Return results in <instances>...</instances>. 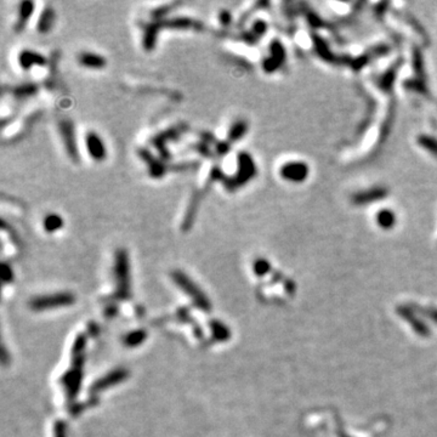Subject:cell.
Wrapping results in <instances>:
<instances>
[{
    "label": "cell",
    "instance_id": "6da1fadb",
    "mask_svg": "<svg viewBox=\"0 0 437 437\" xmlns=\"http://www.w3.org/2000/svg\"><path fill=\"white\" fill-rule=\"evenodd\" d=\"M114 277L117 283L118 298L125 299L130 295V264L125 249H118L114 255Z\"/></svg>",
    "mask_w": 437,
    "mask_h": 437
},
{
    "label": "cell",
    "instance_id": "7a4b0ae2",
    "mask_svg": "<svg viewBox=\"0 0 437 437\" xmlns=\"http://www.w3.org/2000/svg\"><path fill=\"white\" fill-rule=\"evenodd\" d=\"M172 278L173 281L175 282L177 286L181 288L183 292L186 293V294L191 296L192 299H193L194 304L197 305L198 307L202 308V310L204 311H209L210 307H212V305H210L209 299L207 298L206 294H204L202 290L198 288V286L195 284L193 281L189 278L187 274H185L181 271H173L172 272Z\"/></svg>",
    "mask_w": 437,
    "mask_h": 437
},
{
    "label": "cell",
    "instance_id": "3957f363",
    "mask_svg": "<svg viewBox=\"0 0 437 437\" xmlns=\"http://www.w3.org/2000/svg\"><path fill=\"white\" fill-rule=\"evenodd\" d=\"M57 129H59L61 141H62L63 148H65L67 155L73 162H79V149L77 139H75V130L73 122L69 121V119H62L57 124Z\"/></svg>",
    "mask_w": 437,
    "mask_h": 437
},
{
    "label": "cell",
    "instance_id": "277c9868",
    "mask_svg": "<svg viewBox=\"0 0 437 437\" xmlns=\"http://www.w3.org/2000/svg\"><path fill=\"white\" fill-rule=\"evenodd\" d=\"M75 298L71 293H59V294L44 295L34 298L30 301V307L33 310H47L51 307L67 306L74 304Z\"/></svg>",
    "mask_w": 437,
    "mask_h": 437
},
{
    "label": "cell",
    "instance_id": "5b68a950",
    "mask_svg": "<svg viewBox=\"0 0 437 437\" xmlns=\"http://www.w3.org/2000/svg\"><path fill=\"white\" fill-rule=\"evenodd\" d=\"M84 143L89 157L94 162L101 163L106 160L108 152H107L106 143L100 134H97L96 131H88L84 136Z\"/></svg>",
    "mask_w": 437,
    "mask_h": 437
},
{
    "label": "cell",
    "instance_id": "8992f818",
    "mask_svg": "<svg viewBox=\"0 0 437 437\" xmlns=\"http://www.w3.org/2000/svg\"><path fill=\"white\" fill-rule=\"evenodd\" d=\"M254 164H253L252 160L249 158V155L247 153H240L238 154V169L236 173V176L231 177V179L225 180V186L228 189H234L238 186H242L247 180L250 179V174L252 170L254 169Z\"/></svg>",
    "mask_w": 437,
    "mask_h": 437
},
{
    "label": "cell",
    "instance_id": "52a82bcc",
    "mask_svg": "<svg viewBox=\"0 0 437 437\" xmlns=\"http://www.w3.org/2000/svg\"><path fill=\"white\" fill-rule=\"evenodd\" d=\"M17 62L22 71L28 72L35 66L38 67L45 66L48 61H47V57H45L43 54L38 53V51L33 50V49H23V50H21L20 53H18Z\"/></svg>",
    "mask_w": 437,
    "mask_h": 437
},
{
    "label": "cell",
    "instance_id": "ba28073f",
    "mask_svg": "<svg viewBox=\"0 0 437 437\" xmlns=\"http://www.w3.org/2000/svg\"><path fill=\"white\" fill-rule=\"evenodd\" d=\"M82 362L83 359L82 356L74 357V368L72 371L67 372L66 375L62 379V383L65 384L67 391H68L69 397H74L78 393L79 387L82 383Z\"/></svg>",
    "mask_w": 437,
    "mask_h": 437
},
{
    "label": "cell",
    "instance_id": "9c48e42d",
    "mask_svg": "<svg viewBox=\"0 0 437 437\" xmlns=\"http://www.w3.org/2000/svg\"><path fill=\"white\" fill-rule=\"evenodd\" d=\"M34 11H35L34 2L26 0V2H22L18 4L16 21H15V24H14L15 32L17 33L23 32L24 28L27 27V24H28V22L30 21V18H32L33 14H34Z\"/></svg>",
    "mask_w": 437,
    "mask_h": 437
},
{
    "label": "cell",
    "instance_id": "30bf717a",
    "mask_svg": "<svg viewBox=\"0 0 437 437\" xmlns=\"http://www.w3.org/2000/svg\"><path fill=\"white\" fill-rule=\"evenodd\" d=\"M127 377H128V371H125L123 368L112 371L111 373H108V374L105 375L103 378H101L99 381H96V383L91 386V393L101 392V391L106 390L107 387L122 383V381H123Z\"/></svg>",
    "mask_w": 437,
    "mask_h": 437
},
{
    "label": "cell",
    "instance_id": "8fae6325",
    "mask_svg": "<svg viewBox=\"0 0 437 437\" xmlns=\"http://www.w3.org/2000/svg\"><path fill=\"white\" fill-rule=\"evenodd\" d=\"M78 63L82 67L94 71H100L107 66V60L101 54L94 53V51H82L77 57Z\"/></svg>",
    "mask_w": 437,
    "mask_h": 437
},
{
    "label": "cell",
    "instance_id": "7c38bea8",
    "mask_svg": "<svg viewBox=\"0 0 437 437\" xmlns=\"http://www.w3.org/2000/svg\"><path fill=\"white\" fill-rule=\"evenodd\" d=\"M139 154L140 158L147 164L149 176L153 177V179H161L166 174V167L161 163L158 158H155L153 154L149 153L147 149H140Z\"/></svg>",
    "mask_w": 437,
    "mask_h": 437
},
{
    "label": "cell",
    "instance_id": "4fadbf2b",
    "mask_svg": "<svg viewBox=\"0 0 437 437\" xmlns=\"http://www.w3.org/2000/svg\"><path fill=\"white\" fill-rule=\"evenodd\" d=\"M56 22V12L51 5H48L47 8L43 9L41 16L36 22V30L41 34H48L51 32L54 24Z\"/></svg>",
    "mask_w": 437,
    "mask_h": 437
},
{
    "label": "cell",
    "instance_id": "5bb4252c",
    "mask_svg": "<svg viewBox=\"0 0 437 437\" xmlns=\"http://www.w3.org/2000/svg\"><path fill=\"white\" fill-rule=\"evenodd\" d=\"M43 228L49 234H53L55 232L62 230L65 226V220L62 216L57 213H48L47 215L43 218Z\"/></svg>",
    "mask_w": 437,
    "mask_h": 437
},
{
    "label": "cell",
    "instance_id": "9a60e30c",
    "mask_svg": "<svg viewBox=\"0 0 437 437\" xmlns=\"http://www.w3.org/2000/svg\"><path fill=\"white\" fill-rule=\"evenodd\" d=\"M248 129V125L244 121H236L233 124L231 125L230 129L227 133V139L230 142H236L238 140H241L244 136V134L247 133Z\"/></svg>",
    "mask_w": 437,
    "mask_h": 437
},
{
    "label": "cell",
    "instance_id": "2e32d148",
    "mask_svg": "<svg viewBox=\"0 0 437 437\" xmlns=\"http://www.w3.org/2000/svg\"><path fill=\"white\" fill-rule=\"evenodd\" d=\"M36 85L33 83H27V84H22V85H18L12 90V93H14L15 96L17 97V99H23V97H29L32 96V95H34L36 93Z\"/></svg>",
    "mask_w": 437,
    "mask_h": 437
},
{
    "label": "cell",
    "instance_id": "e0dca14e",
    "mask_svg": "<svg viewBox=\"0 0 437 437\" xmlns=\"http://www.w3.org/2000/svg\"><path fill=\"white\" fill-rule=\"evenodd\" d=\"M146 337H147V333L142 331V329H140V331L130 333V334L125 338V344H127L128 346H136V345L141 344Z\"/></svg>",
    "mask_w": 437,
    "mask_h": 437
},
{
    "label": "cell",
    "instance_id": "ac0fdd59",
    "mask_svg": "<svg viewBox=\"0 0 437 437\" xmlns=\"http://www.w3.org/2000/svg\"><path fill=\"white\" fill-rule=\"evenodd\" d=\"M212 328L214 335H215V338L219 339V340H225V339L230 337V332H228V329L226 328V326L222 325V323L214 321V322H212Z\"/></svg>",
    "mask_w": 437,
    "mask_h": 437
},
{
    "label": "cell",
    "instance_id": "d6986e66",
    "mask_svg": "<svg viewBox=\"0 0 437 437\" xmlns=\"http://www.w3.org/2000/svg\"><path fill=\"white\" fill-rule=\"evenodd\" d=\"M12 277H14V273H12L11 266L4 262V264H3V281H4V283H8L9 281L12 280Z\"/></svg>",
    "mask_w": 437,
    "mask_h": 437
},
{
    "label": "cell",
    "instance_id": "ffe728a7",
    "mask_svg": "<svg viewBox=\"0 0 437 437\" xmlns=\"http://www.w3.org/2000/svg\"><path fill=\"white\" fill-rule=\"evenodd\" d=\"M219 22L221 26H228L231 23V14L228 11L222 10L219 14Z\"/></svg>",
    "mask_w": 437,
    "mask_h": 437
},
{
    "label": "cell",
    "instance_id": "44dd1931",
    "mask_svg": "<svg viewBox=\"0 0 437 437\" xmlns=\"http://www.w3.org/2000/svg\"><path fill=\"white\" fill-rule=\"evenodd\" d=\"M66 436V425L62 421H57L55 425V437H65Z\"/></svg>",
    "mask_w": 437,
    "mask_h": 437
},
{
    "label": "cell",
    "instance_id": "7402d4cb",
    "mask_svg": "<svg viewBox=\"0 0 437 437\" xmlns=\"http://www.w3.org/2000/svg\"><path fill=\"white\" fill-rule=\"evenodd\" d=\"M267 267H268V265H267V262H266L265 260H258V261L255 262V265H254L255 272L258 274L265 273L266 270H267Z\"/></svg>",
    "mask_w": 437,
    "mask_h": 437
}]
</instances>
